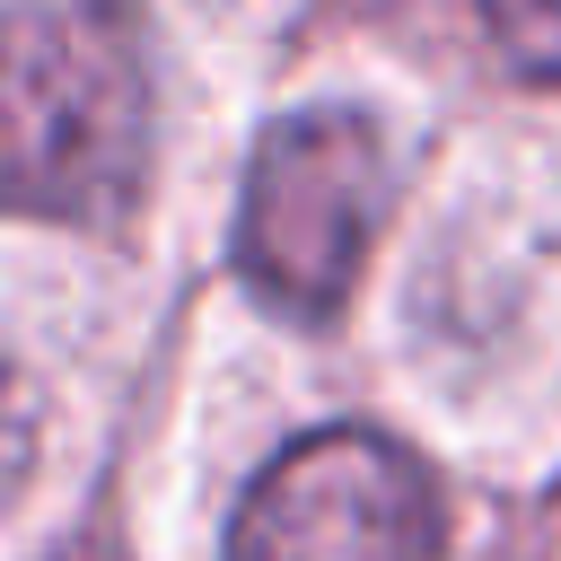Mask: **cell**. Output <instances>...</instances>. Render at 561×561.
Here are the masks:
<instances>
[{"mask_svg": "<svg viewBox=\"0 0 561 561\" xmlns=\"http://www.w3.org/2000/svg\"><path fill=\"white\" fill-rule=\"evenodd\" d=\"M149 167L131 0H9V193L35 219H114Z\"/></svg>", "mask_w": 561, "mask_h": 561, "instance_id": "1", "label": "cell"}, {"mask_svg": "<svg viewBox=\"0 0 561 561\" xmlns=\"http://www.w3.org/2000/svg\"><path fill=\"white\" fill-rule=\"evenodd\" d=\"M386 202H394V158L377 140V123L351 105H307V114L272 123L245 167L237 272L254 280L263 307L324 324L351 298Z\"/></svg>", "mask_w": 561, "mask_h": 561, "instance_id": "2", "label": "cell"}, {"mask_svg": "<svg viewBox=\"0 0 561 561\" xmlns=\"http://www.w3.org/2000/svg\"><path fill=\"white\" fill-rule=\"evenodd\" d=\"M438 491L377 430H316L280 447L228 517V561H430Z\"/></svg>", "mask_w": 561, "mask_h": 561, "instance_id": "3", "label": "cell"}, {"mask_svg": "<svg viewBox=\"0 0 561 561\" xmlns=\"http://www.w3.org/2000/svg\"><path fill=\"white\" fill-rule=\"evenodd\" d=\"M482 26L517 79H561V0H482Z\"/></svg>", "mask_w": 561, "mask_h": 561, "instance_id": "4", "label": "cell"}]
</instances>
